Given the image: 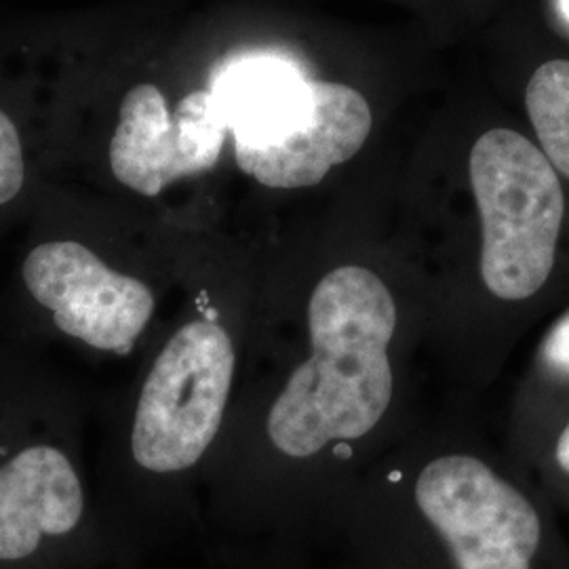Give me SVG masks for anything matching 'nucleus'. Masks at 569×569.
I'll return each instance as SVG.
<instances>
[{
    "instance_id": "f257e3e1",
    "label": "nucleus",
    "mask_w": 569,
    "mask_h": 569,
    "mask_svg": "<svg viewBox=\"0 0 569 569\" xmlns=\"http://www.w3.org/2000/svg\"><path fill=\"white\" fill-rule=\"evenodd\" d=\"M395 329L397 305L376 272L340 266L326 274L308 305L312 352L268 413L272 446L289 458H310L380 425L392 399Z\"/></svg>"
},
{
    "instance_id": "f03ea898",
    "label": "nucleus",
    "mask_w": 569,
    "mask_h": 569,
    "mask_svg": "<svg viewBox=\"0 0 569 569\" xmlns=\"http://www.w3.org/2000/svg\"><path fill=\"white\" fill-rule=\"evenodd\" d=\"M468 167L483 228V283L500 300H528L549 281L563 224L566 199L555 167L510 129L483 133Z\"/></svg>"
},
{
    "instance_id": "7ed1b4c3",
    "label": "nucleus",
    "mask_w": 569,
    "mask_h": 569,
    "mask_svg": "<svg viewBox=\"0 0 569 569\" xmlns=\"http://www.w3.org/2000/svg\"><path fill=\"white\" fill-rule=\"evenodd\" d=\"M232 376L234 348L224 327L186 323L143 382L131 430L136 462L159 475L194 467L222 427Z\"/></svg>"
},
{
    "instance_id": "20e7f679",
    "label": "nucleus",
    "mask_w": 569,
    "mask_h": 569,
    "mask_svg": "<svg viewBox=\"0 0 569 569\" xmlns=\"http://www.w3.org/2000/svg\"><path fill=\"white\" fill-rule=\"evenodd\" d=\"M416 502L458 569H529L540 517L528 498L472 456H443L416 483Z\"/></svg>"
},
{
    "instance_id": "39448f33",
    "label": "nucleus",
    "mask_w": 569,
    "mask_h": 569,
    "mask_svg": "<svg viewBox=\"0 0 569 569\" xmlns=\"http://www.w3.org/2000/svg\"><path fill=\"white\" fill-rule=\"evenodd\" d=\"M20 281L28 302L51 326L103 352H131L154 312L148 284L112 270L72 239L32 244L21 260Z\"/></svg>"
},
{
    "instance_id": "423d86ee",
    "label": "nucleus",
    "mask_w": 569,
    "mask_h": 569,
    "mask_svg": "<svg viewBox=\"0 0 569 569\" xmlns=\"http://www.w3.org/2000/svg\"><path fill=\"white\" fill-rule=\"evenodd\" d=\"M228 133L224 110L211 89L188 93L171 114L161 89L142 82L122 98L110 169L129 190L157 197L182 178L213 169Z\"/></svg>"
},
{
    "instance_id": "0eeeda50",
    "label": "nucleus",
    "mask_w": 569,
    "mask_h": 569,
    "mask_svg": "<svg viewBox=\"0 0 569 569\" xmlns=\"http://www.w3.org/2000/svg\"><path fill=\"white\" fill-rule=\"evenodd\" d=\"M371 131L366 98L340 82L312 81L305 122L287 138L234 154L239 169L266 188H308L323 182L336 164L350 161Z\"/></svg>"
},
{
    "instance_id": "6e6552de",
    "label": "nucleus",
    "mask_w": 569,
    "mask_h": 569,
    "mask_svg": "<svg viewBox=\"0 0 569 569\" xmlns=\"http://www.w3.org/2000/svg\"><path fill=\"white\" fill-rule=\"evenodd\" d=\"M211 91L224 110L234 154L283 140L305 122L312 103V81L279 60L237 63Z\"/></svg>"
},
{
    "instance_id": "1a4fd4ad",
    "label": "nucleus",
    "mask_w": 569,
    "mask_h": 569,
    "mask_svg": "<svg viewBox=\"0 0 569 569\" xmlns=\"http://www.w3.org/2000/svg\"><path fill=\"white\" fill-rule=\"evenodd\" d=\"M526 103L545 157L569 178V61L542 63L529 79Z\"/></svg>"
},
{
    "instance_id": "9d476101",
    "label": "nucleus",
    "mask_w": 569,
    "mask_h": 569,
    "mask_svg": "<svg viewBox=\"0 0 569 569\" xmlns=\"http://www.w3.org/2000/svg\"><path fill=\"white\" fill-rule=\"evenodd\" d=\"M28 186V157L18 119L0 106V211L20 201Z\"/></svg>"
},
{
    "instance_id": "9b49d317",
    "label": "nucleus",
    "mask_w": 569,
    "mask_h": 569,
    "mask_svg": "<svg viewBox=\"0 0 569 569\" xmlns=\"http://www.w3.org/2000/svg\"><path fill=\"white\" fill-rule=\"evenodd\" d=\"M542 359L550 369L569 378V312L550 329L542 346Z\"/></svg>"
},
{
    "instance_id": "f8f14e48",
    "label": "nucleus",
    "mask_w": 569,
    "mask_h": 569,
    "mask_svg": "<svg viewBox=\"0 0 569 569\" xmlns=\"http://www.w3.org/2000/svg\"><path fill=\"white\" fill-rule=\"evenodd\" d=\"M557 462L566 472H569V425L563 428L559 443H557Z\"/></svg>"
},
{
    "instance_id": "ddd939ff",
    "label": "nucleus",
    "mask_w": 569,
    "mask_h": 569,
    "mask_svg": "<svg viewBox=\"0 0 569 569\" xmlns=\"http://www.w3.org/2000/svg\"><path fill=\"white\" fill-rule=\"evenodd\" d=\"M561 9H563V13H566L569 21V0H561Z\"/></svg>"
}]
</instances>
